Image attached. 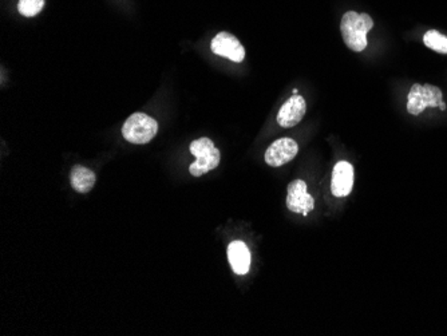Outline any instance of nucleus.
<instances>
[{"label": "nucleus", "instance_id": "obj_1", "mask_svg": "<svg viewBox=\"0 0 447 336\" xmlns=\"http://www.w3.org/2000/svg\"><path fill=\"white\" fill-rule=\"evenodd\" d=\"M374 27V21L369 14L348 11L341 22L343 41L349 50L362 52L367 47V34Z\"/></svg>", "mask_w": 447, "mask_h": 336}, {"label": "nucleus", "instance_id": "obj_2", "mask_svg": "<svg viewBox=\"0 0 447 336\" xmlns=\"http://www.w3.org/2000/svg\"><path fill=\"white\" fill-rule=\"evenodd\" d=\"M189 150L196 157V161L189 166V173L193 177H201L220 165L221 153L209 138L204 137L193 141Z\"/></svg>", "mask_w": 447, "mask_h": 336}, {"label": "nucleus", "instance_id": "obj_3", "mask_svg": "<svg viewBox=\"0 0 447 336\" xmlns=\"http://www.w3.org/2000/svg\"><path fill=\"white\" fill-rule=\"evenodd\" d=\"M157 133V121L145 113H134L122 126L124 138L135 145H145L150 142Z\"/></svg>", "mask_w": 447, "mask_h": 336}, {"label": "nucleus", "instance_id": "obj_4", "mask_svg": "<svg viewBox=\"0 0 447 336\" xmlns=\"http://www.w3.org/2000/svg\"><path fill=\"white\" fill-rule=\"evenodd\" d=\"M442 102L444 96L439 87L415 83L409 93L407 111L413 115H420L426 107H439Z\"/></svg>", "mask_w": 447, "mask_h": 336}, {"label": "nucleus", "instance_id": "obj_5", "mask_svg": "<svg viewBox=\"0 0 447 336\" xmlns=\"http://www.w3.org/2000/svg\"><path fill=\"white\" fill-rule=\"evenodd\" d=\"M287 208L293 213L308 216L315 208V200L308 193L307 183L303 180H295L288 185L287 190Z\"/></svg>", "mask_w": 447, "mask_h": 336}, {"label": "nucleus", "instance_id": "obj_6", "mask_svg": "<svg viewBox=\"0 0 447 336\" xmlns=\"http://www.w3.org/2000/svg\"><path fill=\"white\" fill-rule=\"evenodd\" d=\"M211 52H214L218 56L228 58L232 62L240 63L245 58V49L240 43L233 34L229 32H218L211 43Z\"/></svg>", "mask_w": 447, "mask_h": 336}, {"label": "nucleus", "instance_id": "obj_7", "mask_svg": "<svg viewBox=\"0 0 447 336\" xmlns=\"http://www.w3.org/2000/svg\"><path fill=\"white\" fill-rule=\"evenodd\" d=\"M299 153V145L292 138H280L275 141L265 152L264 159L269 166L279 168L290 162Z\"/></svg>", "mask_w": 447, "mask_h": 336}, {"label": "nucleus", "instance_id": "obj_8", "mask_svg": "<svg viewBox=\"0 0 447 336\" xmlns=\"http://www.w3.org/2000/svg\"><path fill=\"white\" fill-rule=\"evenodd\" d=\"M306 111H307V104L304 98L300 97L299 94L293 96L280 107L276 118L277 124L286 129L293 128L303 120Z\"/></svg>", "mask_w": 447, "mask_h": 336}, {"label": "nucleus", "instance_id": "obj_9", "mask_svg": "<svg viewBox=\"0 0 447 336\" xmlns=\"http://www.w3.org/2000/svg\"><path fill=\"white\" fill-rule=\"evenodd\" d=\"M354 188V166L347 161H339L334 166L331 192L335 197H347Z\"/></svg>", "mask_w": 447, "mask_h": 336}, {"label": "nucleus", "instance_id": "obj_10", "mask_svg": "<svg viewBox=\"0 0 447 336\" xmlns=\"http://www.w3.org/2000/svg\"><path fill=\"white\" fill-rule=\"evenodd\" d=\"M228 260L236 275H247L251 268V252L245 243L233 241L228 247Z\"/></svg>", "mask_w": 447, "mask_h": 336}, {"label": "nucleus", "instance_id": "obj_11", "mask_svg": "<svg viewBox=\"0 0 447 336\" xmlns=\"http://www.w3.org/2000/svg\"><path fill=\"white\" fill-rule=\"evenodd\" d=\"M95 181H97V177L91 169L82 166V165H76L71 169L70 183H71L73 189L80 194L89 193L94 188Z\"/></svg>", "mask_w": 447, "mask_h": 336}, {"label": "nucleus", "instance_id": "obj_12", "mask_svg": "<svg viewBox=\"0 0 447 336\" xmlns=\"http://www.w3.org/2000/svg\"><path fill=\"white\" fill-rule=\"evenodd\" d=\"M423 43L426 47L439 52L447 54V36L438 32L437 30H430L423 35Z\"/></svg>", "mask_w": 447, "mask_h": 336}, {"label": "nucleus", "instance_id": "obj_13", "mask_svg": "<svg viewBox=\"0 0 447 336\" xmlns=\"http://www.w3.org/2000/svg\"><path fill=\"white\" fill-rule=\"evenodd\" d=\"M45 7V0H19L18 10L19 12L26 16V18H32L38 15Z\"/></svg>", "mask_w": 447, "mask_h": 336}, {"label": "nucleus", "instance_id": "obj_14", "mask_svg": "<svg viewBox=\"0 0 447 336\" xmlns=\"http://www.w3.org/2000/svg\"><path fill=\"white\" fill-rule=\"evenodd\" d=\"M439 109H441V110H446V104H445V102H442V104H439Z\"/></svg>", "mask_w": 447, "mask_h": 336}]
</instances>
